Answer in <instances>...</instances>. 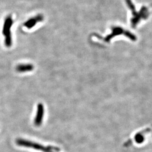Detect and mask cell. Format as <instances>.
I'll use <instances>...</instances> for the list:
<instances>
[{"label": "cell", "mask_w": 152, "mask_h": 152, "mask_svg": "<svg viewBox=\"0 0 152 152\" xmlns=\"http://www.w3.org/2000/svg\"><path fill=\"white\" fill-rule=\"evenodd\" d=\"M16 144L18 146L33 149L42 152H59L60 151L59 148L54 146H45L34 141H29L23 139H18Z\"/></svg>", "instance_id": "cell-1"}, {"label": "cell", "mask_w": 152, "mask_h": 152, "mask_svg": "<svg viewBox=\"0 0 152 152\" xmlns=\"http://www.w3.org/2000/svg\"><path fill=\"white\" fill-rule=\"evenodd\" d=\"M126 4L130 9L133 17L131 18V26L135 27L137 26V24L142 19H145L149 16V11L147 7H144L140 10V12H137L135 10V7L131 2V0H125Z\"/></svg>", "instance_id": "cell-2"}, {"label": "cell", "mask_w": 152, "mask_h": 152, "mask_svg": "<svg viewBox=\"0 0 152 152\" xmlns=\"http://www.w3.org/2000/svg\"><path fill=\"white\" fill-rule=\"evenodd\" d=\"M13 19L11 15L6 16L2 28V34L5 37V44L8 48L12 45L11 29L13 24Z\"/></svg>", "instance_id": "cell-3"}, {"label": "cell", "mask_w": 152, "mask_h": 152, "mask_svg": "<svg viewBox=\"0 0 152 152\" xmlns=\"http://www.w3.org/2000/svg\"><path fill=\"white\" fill-rule=\"evenodd\" d=\"M120 34H125L126 36L129 37L132 40L135 39V36L132 34L129 31H126L124 30V29H123L122 28L120 27H115L112 28V33L104 38L103 40L106 42H108L109 41H110V39L112 38H113L117 36L120 35Z\"/></svg>", "instance_id": "cell-4"}, {"label": "cell", "mask_w": 152, "mask_h": 152, "mask_svg": "<svg viewBox=\"0 0 152 152\" xmlns=\"http://www.w3.org/2000/svg\"><path fill=\"white\" fill-rule=\"evenodd\" d=\"M44 16L42 14H38L34 17L29 19L26 22L23 24V26L27 28L28 29H30L34 27L37 23L42 22L44 20Z\"/></svg>", "instance_id": "cell-5"}, {"label": "cell", "mask_w": 152, "mask_h": 152, "mask_svg": "<svg viewBox=\"0 0 152 152\" xmlns=\"http://www.w3.org/2000/svg\"><path fill=\"white\" fill-rule=\"evenodd\" d=\"M44 116V105L42 103H39L37 108L36 116L34 118V125L36 126H40L43 121Z\"/></svg>", "instance_id": "cell-6"}, {"label": "cell", "mask_w": 152, "mask_h": 152, "mask_svg": "<svg viewBox=\"0 0 152 152\" xmlns=\"http://www.w3.org/2000/svg\"><path fill=\"white\" fill-rule=\"evenodd\" d=\"M34 69V66L31 64H22L16 66V69L18 72H27L32 71Z\"/></svg>", "instance_id": "cell-7"}, {"label": "cell", "mask_w": 152, "mask_h": 152, "mask_svg": "<svg viewBox=\"0 0 152 152\" xmlns=\"http://www.w3.org/2000/svg\"><path fill=\"white\" fill-rule=\"evenodd\" d=\"M134 139H135V140L137 143L141 144L144 140V136L142 135V134L139 133V134H136V135L135 136Z\"/></svg>", "instance_id": "cell-8"}]
</instances>
